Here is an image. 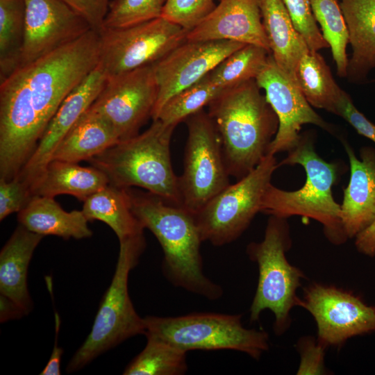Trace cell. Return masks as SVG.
Instances as JSON below:
<instances>
[{"label":"cell","instance_id":"cell-1","mask_svg":"<svg viewBox=\"0 0 375 375\" xmlns=\"http://www.w3.org/2000/svg\"><path fill=\"white\" fill-rule=\"evenodd\" d=\"M99 61V33L90 30L0 81V178L18 175L62 102Z\"/></svg>","mask_w":375,"mask_h":375},{"label":"cell","instance_id":"cell-2","mask_svg":"<svg viewBox=\"0 0 375 375\" xmlns=\"http://www.w3.org/2000/svg\"><path fill=\"white\" fill-rule=\"evenodd\" d=\"M131 207L144 228L159 242L164 253L162 270L174 285L209 300H217L222 287L203 270V242L192 213L149 192L128 188Z\"/></svg>","mask_w":375,"mask_h":375},{"label":"cell","instance_id":"cell-3","mask_svg":"<svg viewBox=\"0 0 375 375\" xmlns=\"http://www.w3.org/2000/svg\"><path fill=\"white\" fill-rule=\"evenodd\" d=\"M208 107L228 172L240 180L267 155L278 131V117L255 79L224 90Z\"/></svg>","mask_w":375,"mask_h":375},{"label":"cell","instance_id":"cell-4","mask_svg":"<svg viewBox=\"0 0 375 375\" xmlns=\"http://www.w3.org/2000/svg\"><path fill=\"white\" fill-rule=\"evenodd\" d=\"M176 126L153 120L143 133L122 140L88 160L101 171L109 184L121 188H141L181 206L178 176L170 153Z\"/></svg>","mask_w":375,"mask_h":375},{"label":"cell","instance_id":"cell-5","mask_svg":"<svg viewBox=\"0 0 375 375\" xmlns=\"http://www.w3.org/2000/svg\"><path fill=\"white\" fill-rule=\"evenodd\" d=\"M301 165L306 173L304 185L297 190L285 191L270 183L262 197L260 212L286 219L299 215L322 224L326 238L340 244L347 239L341 221V208L334 199L332 188L338 169L315 152L310 138L301 139L278 165Z\"/></svg>","mask_w":375,"mask_h":375},{"label":"cell","instance_id":"cell-6","mask_svg":"<svg viewBox=\"0 0 375 375\" xmlns=\"http://www.w3.org/2000/svg\"><path fill=\"white\" fill-rule=\"evenodd\" d=\"M146 247L144 234L119 241L112 281L104 294L92 330L67 366V372L81 369L100 354L126 340L145 333L144 318L135 311L128 294V276Z\"/></svg>","mask_w":375,"mask_h":375},{"label":"cell","instance_id":"cell-7","mask_svg":"<svg viewBox=\"0 0 375 375\" xmlns=\"http://www.w3.org/2000/svg\"><path fill=\"white\" fill-rule=\"evenodd\" d=\"M285 219L271 215L263 240L250 243L247 249L249 257L257 263L259 272L250 308V320L257 321L264 310H270L275 317L274 329L276 334H282L289 327L290 312L299 304L297 290L305 277L303 272L286 258L290 237Z\"/></svg>","mask_w":375,"mask_h":375},{"label":"cell","instance_id":"cell-8","mask_svg":"<svg viewBox=\"0 0 375 375\" xmlns=\"http://www.w3.org/2000/svg\"><path fill=\"white\" fill-rule=\"evenodd\" d=\"M146 337H153L185 351L229 349L258 359L269 349L264 331L243 326L240 315L194 312L177 317H144Z\"/></svg>","mask_w":375,"mask_h":375},{"label":"cell","instance_id":"cell-9","mask_svg":"<svg viewBox=\"0 0 375 375\" xmlns=\"http://www.w3.org/2000/svg\"><path fill=\"white\" fill-rule=\"evenodd\" d=\"M278 166L274 155L267 154L250 173L194 214L202 241L223 246L237 240L260 212L262 197Z\"/></svg>","mask_w":375,"mask_h":375},{"label":"cell","instance_id":"cell-10","mask_svg":"<svg viewBox=\"0 0 375 375\" xmlns=\"http://www.w3.org/2000/svg\"><path fill=\"white\" fill-rule=\"evenodd\" d=\"M185 122L188 134L178 188L181 206L194 215L231 184L230 175L219 133L208 113L203 109Z\"/></svg>","mask_w":375,"mask_h":375},{"label":"cell","instance_id":"cell-11","mask_svg":"<svg viewBox=\"0 0 375 375\" xmlns=\"http://www.w3.org/2000/svg\"><path fill=\"white\" fill-rule=\"evenodd\" d=\"M188 31L160 17L123 28H103L99 61L107 77L151 65L186 40Z\"/></svg>","mask_w":375,"mask_h":375},{"label":"cell","instance_id":"cell-12","mask_svg":"<svg viewBox=\"0 0 375 375\" xmlns=\"http://www.w3.org/2000/svg\"><path fill=\"white\" fill-rule=\"evenodd\" d=\"M299 306L307 310L317 326V340L339 347L348 339L375 332V306L352 292L321 283L304 289Z\"/></svg>","mask_w":375,"mask_h":375},{"label":"cell","instance_id":"cell-13","mask_svg":"<svg viewBox=\"0 0 375 375\" xmlns=\"http://www.w3.org/2000/svg\"><path fill=\"white\" fill-rule=\"evenodd\" d=\"M157 97L158 86L151 65L107 77L90 107L110 124L122 141L138 135L148 119L152 118Z\"/></svg>","mask_w":375,"mask_h":375},{"label":"cell","instance_id":"cell-14","mask_svg":"<svg viewBox=\"0 0 375 375\" xmlns=\"http://www.w3.org/2000/svg\"><path fill=\"white\" fill-rule=\"evenodd\" d=\"M244 45L231 40H185L153 64L158 97L152 119L170 98L198 82Z\"/></svg>","mask_w":375,"mask_h":375},{"label":"cell","instance_id":"cell-15","mask_svg":"<svg viewBox=\"0 0 375 375\" xmlns=\"http://www.w3.org/2000/svg\"><path fill=\"white\" fill-rule=\"evenodd\" d=\"M256 81L265 91V98L278 119V131L267 154L289 152L295 148L303 124H312L332 131V127L312 108L297 83L277 65L271 53Z\"/></svg>","mask_w":375,"mask_h":375},{"label":"cell","instance_id":"cell-16","mask_svg":"<svg viewBox=\"0 0 375 375\" xmlns=\"http://www.w3.org/2000/svg\"><path fill=\"white\" fill-rule=\"evenodd\" d=\"M24 39L20 66L80 38L88 22L60 0H25Z\"/></svg>","mask_w":375,"mask_h":375},{"label":"cell","instance_id":"cell-17","mask_svg":"<svg viewBox=\"0 0 375 375\" xmlns=\"http://www.w3.org/2000/svg\"><path fill=\"white\" fill-rule=\"evenodd\" d=\"M107 81L99 64L64 99L48 124L33 153L18 175L32 190L60 140L92 105ZM16 177V176H15Z\"/></svg>","mask_w":375,"mask_h":375},{"label":"cell","instance_id":"cell-18","mask_svg":"<svg viewBox=\"0 0 375 375\" xmlns=\"http://www.w3.org/2000/svg\"><path fill=\"white\" fill-rule=\"evenodd\" d=\"M186 40H231L259 46L270 52L260 0H220L199 24L188 32Z\"/></svg>","mask_w":375,"mask_h":375},{"label":"cell","instance_id":"cell-19","mask_svg":"<svg viewBox=\"0 0 375 375\" xmlns=\"http://www.w3.org/2000/svg\"><path fill=\"white\" fill-rule=\"evenodd\" d=\"M344 148L351 174L340 205L341 221L347 238H353L375 221V149L362 147L358 158L349 144Z\"/></svg>","mask_w":375,"mask_h":375},{"label":"cell","instance_id":"cell-20","mask_svg":"<svg viewBox=\"0 0 375 375\" xmlns=\"http://www.w3.org/2000/svg\"><path fill=\"white\" fill-rule=\"evenodd\" d=\"M43 238L19 224L0 253V293L17 303L26 315L33 308L27 288L28 268Z\"/></svg>","mask_w":375,"mask_h":375},{"label":"cell","instance_id":"cell-21","mask_svg":"<svg viewBox=\"0 0 375 375\" xmlns=\"http://www.w3.org/2000/svg\"><path fill=\"white\" fill-rule=\"evenodd\" d=\"M352 56L349 60V81L360 83L375 68V0H340Z\"/></svg>","mask_w":375,"mask_h":375},{"label":"cell","instance_id":"cell-22","mask_svg":"<svg viewBox=\"0 0 375 375\" xmlns=\"http://www.w3.org/2000/svg\"><path fill=\"white\" fill-rule=\"evenodd\" d=\"M260 8L271 55L277 65L295 82L298 62L310 49L295 29L282 0H260Z\"/></svg>","mask_w":375,"mask_h":375},{"label":"cell","instance_id":"cell-23","mask_svg":"<svg viewBox=\"0 0 375 375\" xmlns=\"http://www.w3.org/2000/svg\"><path fill=\"white\" fill-rule=\"evenodd\" d=\"M119 141L110 124L90 107L60 140L51 160L88 161Z\"/></svg>","mask_w":375,"mask_h":375},{"label":"cell","instance_id":"cell-24","mask_svg":"<svg viewBox=\"0 0 375 375\" xmlns=\"http://www.w3.org/2000/svg\"><path fill=\"white\" fill-rule=\"evenodd\" d=\"M19 224L33 233L63 239H83L92 235L82 210H64L53 197L33 196L18 212Z\"/></svg>","mask_w":375,"mask_h":375},{"label":"cell","instance_id":"cell-25","mask_svg":"<svg viewBox=\"0 0 375 375\" xmlns=\"http://www.w3.org/2000/svg\"><path fill=\"white\" fill-rule=\"evenodd\" d=\"M109 184L97 168L82 167L76 162L51 160L32 190V196L53 197L69 194L84 201Z\"/></svg>","mask_w":375,"mask_h":375},{"label":"cell","instance_id":"cell-26","mask_svg":"<svg viewBox=\"0 0 375 375\" xmlns=\"http://www.w3.org/2000/svg\"><path fill=\"white\" fill-rule=\"evenodd\" d=\"M82 211L88 222L106 223L119 241L144 232V228L133 212L127 188L108 184L83 201Z\"/></svg>","mask_w":375,"mask_h":375},{"label":"cell","instance_id":"cell-27","mask_svg":"<svg viewBox=\"0 0 375 375\" xmlns=\"http://www.w3.org/2000/svg\"><path fill=\"white\" fill-rule=\"evenodd\" d=\"M294 78L311 106L335 114L344 90L336 83L330 67L317 51L310 50L301 57Z\"/></svg>","mask_w":375,"mask_h":375},{"label":"cell","instance_id":"cell-28","mask_svg":"<svg viewBox=\"0 0 375 375\" xmlns=\"http://www.w3.org/2000/svg\"><path fill=\"white\" fill-rule=\"evenodd\" d=\"M25 13V0H0V81L19 67Z\"/></svg>","mask_w":375,"mask_h":375},{"label":"cell","instance_id":"cell-29","mask_svg":"<svg viewBox=\"0 0 375 375\" xmlns=\"http://www.w3.org/2000/svg\"><path fill=\"white\" fill-rule=\"evenodd\" d=\"M269 54L263 47L246 44L223 60L206 76L214 85L222 89L256 80Z\"/></svg>","mask_w":375,"mask_h":375},{"label":"cell","instance_id":"cell-30","mask_svg":"<svg viewBox=\"0 0 375 375\" xmlns=\"http://www.w3.org/2000/svg\"><path fill=\"white\" fill-rule=\"evenodd\" d=\"M144 349L128 365L125 375H181L188 370L187 351L147 336Z\"/></svg>","mask_w":375,"mask_h":375},{"label":"cell","instance_id":"cell-31","mask_svg":"<svg viewBox=\"0 0 375 375\" xmlns=\"http://www.w3.org/2000/svg\"><path fill=\"white\" fill-rule=\"evenodd\" d=\"M313 15L320 25L324 38L331 49L337 74L347 77L349 35L338 0H310Z\"/></svg>","mask_w":375,"mask_h":375},{"label":"cell","instance_id":"cell-32","mask_svg":"<svg viewBox=\"0 0 375 375\" xmlns=\"http://www.w3.org/2000/svg\"><path fill=\"white\" fill-rule=\"evenodd\" d=\"M224 90L214 85L206 75L196 83L170 98L156 119L160 120L166 125L176 126L190 115L208 106Z\"/></svg>","mask_w":375,"mask_h":375},{"label":"cell","instance_id":"cell-33","mask_svg":"<svg viewBox=\"0 0 375 375\" xmlns=\"http://www.w3.org/2000/svg\"><path fill=\"white\" fill-rule=\"evenodd\" d=\"M166 0H111L104 28H123L161 17Z\"/></svg>","mask_w":375,"mask_h":375},{"label":"cell","instance_id":"cell-34","mask_svg":"<svg viewBox=\"0 0 375 375\" xmlns=\"http://www.w3.org/2000/svg\"><path fill=\"white\" fill-rule=\"evenodd\" d=\"M295 29L310 51L328 48L313 15L310 0H282Z\"/></svg>","mask_w":375,"mask_h":375},{"label":"cell","instance_id":"cell-35","mask_svg":"<svg viewBox=\"0 0 375 375\" xmlns=\"http://www.w3.org/2000/svg\"><path fill=\"white\" fill-rule=\"evenodd\" d=\"M216 6L214 0H166L161 17L189 31L199 24Z\"/></svg>","mask_w":375,"mask_h":375},{"label":"cell","instance_id":"cell-36","mask_svg":"<svg viewBox=\"0 0 375 375\" xmlns=\"http://www.w3.org/2000/svg\"><path fill=\"white\" fill-rule=\"evenodd\" d=\"M28 185L17 176L0 178V220L13 212H19L32 197Z\"/></svg>","mask_w":375,"mask_h":375},{"label":"cell","instance_id":"cell-37","mask_svg":"<svg viewBox=\"0 0 375 375\" xmlns=\"http://www.w3.org/2000/svg\"><path fill=\"white\" fill-rule=\"evenodd\" d=\"M325 348L324 345L312 337L301 338L297 343L301 362L297 374L300 375L324 374Z\"/></svg>","mask_w":375,"mask_h":375},{"label":"cell","instance_id":"cell-38","mask_svg":"<svg viewBox=\"0 0 375 375\" xmlns=\"http://www.w3.org/2000/svg\"><path fill=\"white\" fill-rule=\"evenodd\" d=\"M83 17L91 29L99 33L104 28L111 0H60Z\"/></svg>","mask_w":375,"mask_h":375},{"label":"cell","instance_id":"cell-39","mask_svg":"<svg viewBox=\"0 0 375 375\" xmlns=\"http://www.w3.org/2000/svg\"><path fill=\"white\" fill-rule=\"evenodd\" d=\"M335 115L346 120L358 134L375 143V124L357 109L345 91L338 103Z\"/></svg>","mask_w":375,"mask_h":375},{"label":"cell","instance_id":"cell-40","mask_svg":"<svg viewBox=\"0 0 375 375\" xmlns=\"http://www.w3.org/2000/svg\"><path fill=\"white\" fill-rule=\"evenodd\" d=\"M60 319L58 313L55 312V340L51 357L41 372L42 375L60 374V360L63 350L58 344Z\"/></svg>","mask_w":375,"mask_h":375},{"label":"cell","instance_id":"cell-41","mask_svg":"<svg viewBox=\"0 0 375 375\" xmlns=\"http://www.w3.org/2000/svg\"><path fill=\"white\" fill-rule=\"evenodd\" d=\"M358 251L366 256H375V221L356 236Z\"/></svg>","mask_w":375,"mask_h":375},{"label":"cell","instance_id":"cell-42","mask_svg":"<svg viewBox=\"0 0 375 375\" xmlns=\"http://www.w3.org/2000/svg\"><path fill=\"white\" fill-rule=\"evenodd\" d=\"M26 315L24 310L14 301L3 294H0V321L19 319Z\"/></svg>","mask_w":375,"mask_h":375},{"label":"cell","instance_id":"cell-43","mask_svg":"<svg viewBox=\"0 0 375 375\" xmlns=\"http://www.w3.org/2000/svg\"><path fill=\"white\" fill-rule=\"evenodd\" d=\"M220 1V0H219Z\"/></svg>","mask_w":375,"mask_h":375}]
</instances>
